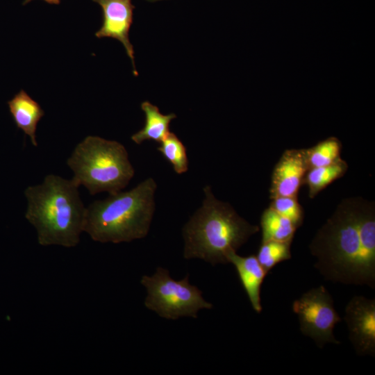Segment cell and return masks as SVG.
<instances>
[{
    "label": "cell",
    "instance_id": "cell-2",
    "mask_svg": "<svg viewBox=\"0 0 375 375\" xmlns=\"http://www.w3.org/2000/svg\"><path fill=\"white\" fill-rule=\"evenodd\" d=\"M72 179L49 174L41 184L26 188L25 218L43 247H76L84 232L86 208Z\"/></svg>",
    "mask_w": 375,
    "mask_h": 375
},
{
    "label": "cell",
    "instance_id": "cell-5",
    "mask_svg": "<svg viewBox=\"0 0 375 375\" xmlns=\"http://www.w3.org/2000/svg\"><path fill=\"white\" fill-rule=\"evenodd\" d=\"M67 164L74 173L72 179L92 195L119 192L135 174L124 146L99 136L85 137L76 146Z\"/></svg>",
    "mask_w": 375,
    "mask_h": 375
},
{
    "label": "cell",
    "instance_id": "cell-20",
    "mask_svg": "<svg viewBox=\"0 0 375 375\" xmlns=\"http://www.w3.org/2000/svg\"><path fill=\"white\" fill-rule=\"evenodd\" d=\"M32 1L33 0H24L23 2V4L24 5L27 4L28 3ZM43 1L49 4L59 5L60 3L61 0H43Z\"/></svg>",
    "mask_w": 375,
    "mask_h": 375
},
{
    "label": "cell",
    "instance_id": "cell-13",
    "mask_svg": "<svg viewBox=\"0 0 375 375\" xmlns=\"http://www.w3.org/2000/svg\"><path fill=\"white\" fill-rule=\"evenodd\" d=\"M141 109L145 115L144 127L132 135L131 139L140 144L145 140L160 142L169 133L170 122L176 118L174 113L162 114L156 106L145 101L141 103Z\"/></svg>",
    "mask_w": 375,
    "mask_h": 375
},
{
    "label": "cell",
    "instance_id": "cell-6",
    "mask_svg": "<svg viewBox=\"0 0 375 375\" xmlns=\"http://www.w3.org/2000/svg\"><path fill=\"white\" fill-rule=\"evenodd\" d=\"M141 284L147 289L144 305L160 317L176 319L182 317H197L201 309H210L212 304L202 297V292L189 282L187 275L183 279H173L167 269L158 267L151 276H143Z\"/></svg>",
    "mask_w": 375,
    "mask_h": 375
},
{
    "label": "cell",
    "instance_id": "cell-10",
    "mask_svg": "<svg viewBox=\"0 0 375 375\" xmlns=\"http://www.w3.org/2000/svg\"><path fill=\"white\" fill-rule=\"evenodd\" d=\"M308 169L304 149L286 150L273 169L269 191L271 199L297 197Z\"/></svg>",
    "mask_w": 375,
    "mask_h": 375
},
{
    "label": "cell",
    "instance_id": "cell-1",
    "mask_svg": "<svg viewBox=\"0 0 375 375\" xmlns=\"http://www.w3.org/2000/svg\"><path fill=\"white\" fill-rule=\"evenodd\" d=\"M374 210L362 199H346L318 231L310 250L325 278L374 289Z\"/></svg>",
    "mask_w": 375,
    "mask_h": 375
},
{
    "label": "cell",
    "instance_id": "cell-16",
    "mask_svg": "<svg viewBox=\"0 0 375 375\" xmlns=\"http://www.w3.org/2000/svg\"><path fill=\"white\" fill-rule=\"evenodd\" d=\"M342 144L335 137L328 138L315 146L304 149L309 169L332 165L341 160Z\"/></svg>",
    "mask_w": 375,
    "mask_h": 375
},
{
    "label": "cell",
    "instance_id": "cell-9",
    "mask_svg": "<svg viewBox=\"0 0 375 375\" xmlns=\"http://www.w3.org/2000/svg\"><path fill=\"white\" fill-rule=\"evenodd\" d=\"M102 10V24L95 33L98 38H111L119 40L124 46L133 65L135 76L138 72L135 65L133 46L129 40V31L133 22L135 6L132 0H92Z\"/></svg>",
    "mask_w": 375,
    "mask_h": 375
},
{
    "label": "cell",
    "instance_id": "cell-4",
    "mask_svg": "<svg viewBox=\"0 0 375 375\" xmlns=\"http://www.w3.org/2000/svg\"><path fill=\"white\" fill-rule=\"evenodd\" d=\"M156 188L153 178H147L131 190L94 201L86 208L84 232L101 243L144 238L154 214Z\"/></svg>",
    "mask_w": 375,
    "mask_h": 375
},
{
    "label": "cell",
    "instance_id": "cell-12",
    "mask_svg": "<svg viewBox=\"0 0 375 375\" xmlns=\"http://www.w3.org/2000/svg\"><path fill=\"white\" fill-rule=\"evenodd\" d=\"M8 105L17 127L28 135L32 144L37 147V126L44 115L41 106L24 90L8 101Z\"/></svg>",
    "mask_w": 375,
    "mask_h": 375
},
{
    "label": "cell",
    "instance_id": "cell-19",
    "mask_svg": "<svg viewBox=\"0 0 375 375\" xmlns=\"http://www.w3.org/2000/svg\"><path fill=\"white\" fill-rule=\"evenodd\" d=\"M279 215L289 219L297 228L303 222V210L295 197H278L272 199L269 206Z\"/></svg>",
    "mask_w": 375,
    "mask_h": 375
},
{
    "label": "cell",
    "instance_id": "cell-14",
    "mask_svg": "<svg viewBox=\"0 0 375 375\" xmlns=\"http://www.w3.org/2000/svg\"><path fill=\"white\" fill-rule=\"evenodd\" d=\"M262 241L292 242L297 227L288 218L269 206L260 217Z\"/></svg>",
    "mask_w": 375,
    "mask_h": 375
},
{
    "label": "cell",
    "instance_id": "cell-11",
    "mask_svg": "<svg viewBox=\"0 0 375 375\" xmlns=\"http://www.w3.org/2000/svg\"><path fill=\"white\" fill-rule=\"evenodd\" d=\"M228 261L235 266L253 309L257 313H260L262 311L260 299L261 286L268 273L254 255L240 256L236 251H233L228 254Z\"/></svg>",
    "mask_w": 375,
    "mask_h": 375
},
{
    "label": "cell",
    "instance_id": "cell-21",
    "mask_svg": "<svg viewBox=\"0 0 375 375\" xmlns=\"http://www.w3.org/2000/svg\"><path fill=\"white\" fill-rule=\"evenodd\" d=\"M149 2H157V1H165V0H146Z\"/></svg>",
    "mask_w": 375,
    "mask_h": 375
},
{
    "label": "cell",
    "instance_id": "cell-17",
    "mask_svg": "<svg viewBox=\"0 0 375 375\" xmlns=\"http://www.w3.org/2000/svg\"><path fill=\"white\" fill-rule=\"evenodd\" d=\"M291 243L276 240L261 242L256 256L267 273L277 264L291 258Z\"/></svg>",
    "mask_w": 375,
    "mask_h": 375
},
{
    "label": "cell",
    "instance_id": "cell-7",
    "mask_svg": "<svg viewBox=\"0 0 375 375\" xmlns=\"http://www.w3.org/2000/svg\"><path fill=\"white\" fill-rule=\"evenodd\" d=\"M292 311L298 316L300 331L322 348L326 343L340 344L333 334L341 317L333 299L324 285L312 288L293 301Z\"/></svg>",
    "mask_w": 375,
    "mask_h": 375
},
{
    "label": "cell",
    "instance_id": "cell-15",
    "mask_svg": "<svg viewBox=\"0 0 375 375\" xmlns=\"http://www.w3.org/2000/svg\"><path fill=\"white\" fill-rule=\"evenodd\" d=\"M347 168V163L342 159L330 165L310 168L303 181L308 186L309 197H315L334 181L344 176Z\"/></svg>",
    "mask_w": 375,
    "mask_h": 375
},
{
    "label": "cell",
    "instance_id": "cell-18",
    "mask_svg": "<svg viewBox=\"0 0 375 375\" xmlns=\"http://www.w3.org/2000/svg\"><path fill=\"white\" fill-rule=\"evenodd\" d=\"M158 151L172 165L176 174H181L188 170L186 148L174 133L169 132L160 142Z\"/></svg>",
    "mask_w": 375,
    "mask_h": 375
},
{
    "label": "cell",
    "instance_id": "cell-3",
    "mask_svg": "<svg viewBox=\"0 0 375 375\" xmlns=\"http://www.w3.org/2000/svg\"><path fill=\"white\" fill-rule=\"evenodd\" d=\"M204 199L183 228L185 259L199 258L210 263H228V256L236 251L260 228L241 217L228 203L216 199L209 185Z\"/></svg>",
    "mask_w": 375,
    "mask_h": 375
},
{
    "label": "cell",
    "instance_id": "cell-8",
    "mask_svg": "<svg viewBox=\"0 0 375 375\" xmlns=\"http://www.w3.org/2000/svg\"><path fill=\"white\" fill-rule=\"evenodd\" d=\"M349 338L359 356H375V299L353 297L345 307Z\"/></svg>",
    "mask_w": 375,
    "mask_h": 375
}]
</instances>
